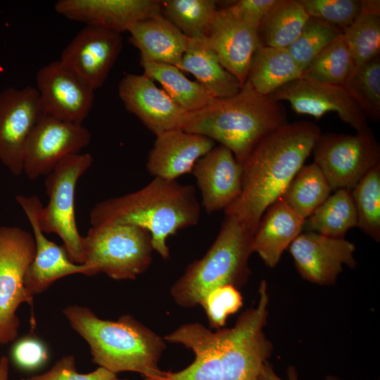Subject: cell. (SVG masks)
<instances>
[{"label": "cell", "instance_id": "8", "mask_svg": "<svg viewBox=\"0 0 380 380\" xmlns=\"http://www.w3.org/2000/svg\"><path fill=\"white\" fill-rule=\"evenodd\" d=\"M312 153L313 163L334 191H351L367 172L380 164V145L369 127L354 135L321 133Z\"/></svg>", "mask_w": 380, "mask_h": 380}, {"label": "cell", "instance_id": "39", "mask_svg": "<svg viewBox=\"0 0 380 380\" xmlns=\"http://www.w3.org/2000/svg\"><path fill=\"white\" fill-rule=\"evenodd\" d=\"M205 312L210 328L221 329L227 317L236 313L243 305V297L231 285L214 289L203 298L201 305Z\"/></svg>", "mask_w": 380, "mask_h": 380}, {"label": "cell", "instance_id": "26", "mask_svg": "<svg viewBox=\"0 0 380 380\" xmlns=\"http://www.w3.org/2000/svg\"><path fill=\"white\" fill-rule=\"evenodd\" d=\"M177 68L192 74L215 98L233 96L241 88L239 80L220 64L208 45L206 37H188L185 51Z\"/></svg>", "mask_w": 380, "mask_h": 380}, {"label": "cell", "instance_id": "25", "mask_svg": "<svg viewBox=\"0 0 380 380\" xmlns=\"http://www.w3.org/2000/svg\"><path fill=\"white\" fill-rule=\"evenodd\" d=\"M129 42L141 53V61L165 63L178 67L188 37L162 13L142 20L128 30Z\"/></svg>", "mask_w": 380, "mask_h": 380}, {"label": "cell", "instance_id": "24", "mask_svg": "<svg viewBox=\"0 0 380 380\" xmlns=\"http://www.w3.org/2000/svg\"><path fill=\"white\" fill-rule=\"evenodd\" d=\"M305 219L297 214L281 198L264 213L253 236V253H257L265 264L277 265L284 251L304 228Z\"/></svg>", "mask_w": 380, "mask_h": 380}, {"label": "cell", "instance_id": "1", "mask_svg": "<svg viewBox=\"0 0 380 380\" xmlns=\"http://www.w3.org/2000/svg\"><path fill=\"white\" fill-rule=\"evenodd\" d=\"M320 134L315 124L297 121L262 139L241 165V191L224 215L236 217L254 234L265 210L304 165Z\"/></svg>", "mask_w": 380, "mask_h": 380}, {"label": "cell", "instance_id": "28", "mask_svg": "<svg viewBox=\"0 0 380 380\" xmlns=\"http://www.w3.org/2000/svg\"><path fill=\"white\" fill-rule=\"evenodd\" d=\"M308 18L300 0H277L258 28L261 45L287 49L297 39Z\"/></svg>", "mask_w": 380, "mask_h": 380}, {"label": "cell", "instance_id": "22", "mask_svg": "<svg viewBox=\"0 0 380 380\" xmlns=\"http://www.w3.org/2000/svg\"><path fill=\"white\" fill-rule=\"evenodd\" d=\"M191 173L194 176L206 213L224 210L240 194L242 167L233 153L219 145L198 159Z\"/></svg>", "mask_w": 380, "mask_h": 380}, {"label": "cell", "instance_id": "3", "mask_svg": "<svg viewBox=\"0 0 380 380\" xmlns=\"http://www.w3.org/2000/svg\"><path fill=\"white\" fill-rule=\"evenodd\" d=\"M286 123L284 106L246 81L234 95L215 98L202 109L189 113L179 129L219 142L241 165L262 139Z\"/></svg>", "mask_w": 380, "mask_h": 380}, {"label": "cell", "instance_id": "4", "mask_svg": "<svg viewBox=\"0 0 380 380\" xmlns=\"http://www.w3.org/2000/svg\"><path fill=\"white\" fill-rule=\"evenodd\" d=\"M63 311L71 327L89 346L94 363L116 374L134 372L145 377L165 376L158 364L167 348L165 341L133 316L103 319L77 305Z\"/></svg>", "mask_w": 380, "mask_h": 380}, {"label": "cell", "instance_id": "16", "mask_svg": "<svg viewBox=\"0 0 380 380\" xmlns=\"http://www.w3.org/2000/svg\"><path fill=\"white\" fill-rule=\"evenodd\" d=\"M297 271L303 279L322 286L334 284L343 265L355 268V246L345 238L300 233L289 246Z\"/></svg>", "mask_w": 380, "mask_h": 380}, {"label": "cell", "instance_id": "38", "mask_svg": "<svg viewBox=\"0 0 380 380\" xmlns=\"http://www.w3.org/2000/svg\"><path fill=\"white\" fill-rule=\"evenodd\" d=\"M309 15L343 30L350 25L361 10V0H300Z\"/></svg>", "mask_w": 380, "mask_h": 380}, {"label": "cell", "instance_id": "10", "mask_svg": "<svg viewBox=\"0 0 380 380\" xmlns=\"http://www.w3.org/2000/svg\"><path fill=\"white\" fill-rule=\"evenodd\" d=\"M32 234L17 227L0 226V344L15 339L23 303L32 307L33 297L24 285L25 273L35 255Z\"/></svg>", "mask_w": 380, "mask_h": 380}, {"label": "cell", "instance_id": "31", "mask_svg": "<svg viewBox=\"0 0 380 380\" xmlns=\"http://www.w3.org/2000/svg\"><path fill=\"white\" fill-rule=\"evenodd\" d=\"M361 3L358 16L343 31L355 65L380 56V1L361 0Z\"/></svg>", "mask_w": 380, "mask_h": 380}, {"label": "cell", "instance_id": "33", "mask_svg": "<svg viewBox=\"0 0 380 380\" xmlns=\"http://www.w3.org/2000/svg\"><path fill=\"white\" fill-rule=\"evenodd\" d=\"M216 5L213 0H165L161 1V13L186 37L201 38L207 35Z\"/></svg>", "mask_w": 380, "mask_h": 380}, {"label": "cell", "instance_id": "43", "mask_svg": "<svg viewBox=\"0 0 380 380\" xmlns=\"http://www.w3.org/2000/svg\"><path fill=\"white\" fill-rule=\"evenodd\" d=\"M288 380H298V374L294 367L289 366L287 369ZM259 380H284L274 372L273 367L268 361L265 364Z\"/></svg>", "mask_w": 380, "mask_h": 380}, {"label": "cell", "instance_id": "20", "mask_svg": "<svg viewBox=\"0 0 380 380\" xmlns=\"http://www.w3.org/2000/svg\"><path fill=\"white\" fill-rule=\"evenodd\" d=\"M206 40L222 67L241 87L246 83L252 58L262 46L257 30L236 18L228 9H217Z\"/></svg>", "mask_w": 380, "mask_h": 380}, {"label": "cell", "instance_id": "37", "mask_svg": "<svg viewBox=\"0 0 380 380\" xmlns=\"http://www.w3.org/2000/svg\"><path fill=\"white\" fill-rule=\"evenodd\" d=\"M343 34V30L309 17L297 39L286 49L303 70L326 46Z\"/></svg>", "mask_w": 380, "mask_h": 380}, {"label": "cell", "instance_id": "19", "mask_svg": "<svg viewBox=\"0 0 380 380\" xmlns=\"http://www.w3.org/2000/svg\"><path fill=\"white\" fill-rule=\"evenodd\" d=\"M54 8L70 20L121 34L135 23L161 13V1L60 0Z\"/></svg>", "mask_w": 380, "mask_h": 380}, {"label": "cell", "instance_id": "45", "mask_svg": "<svg viewBox=\"0 0 380 380\" xmlns=\"http://www.w3.org/2000/svg\"><path fill=\"white\" fill-rule=\"evenodd\" d=\"M114 380H125V379H120L116 377ZM144 380H167L165 377V375L164 376L161 377H145Z\"/></svg>", "mask_w": 380, "mask_h": 380}, {"label": "cell", "instance_id": "17", "mask_svg": "<svg viewBox=\"0 0 380 380\" xmlns=\"http://www.w3.org/2000/svg\"><path fill=\"white\" fill-rule=\"evenodd\" d=\"M122 48L121 34L87 25L65 46L60 61L95 90L105 83Z\"/></svg>", "mask_w": 380, "mask_h": 380}, {"label": "cell", "instance_id": "21", "mask_svg": "<svg viewBox=\"0 0 380 380\" xmlns=\"http://www.w3.org/2000/svg\"><path fill=\"white\" fill-rule=\"evenodd\" d=\"M229 329L213 331L204 325L189 323L165 335V341L182 344L195 355L194 362L182 370L165 372L167 380H222V355Z\"/></svg>", "mask_w": 380, "mask_h": 380}, {"label": "cell", "instance_id": "36", "mask_svg": "<svg viewBox=\"0 0 380 380\" xmlns=\"http://www.w3.org/2000/svg\"><path fill=\"white\" fill-rule=\"evenodd\" d=\"M351 194L357 213V227L376 242H379L380 164L362 178Z\"/></svg>", "mask_w": 380, "mask_h": 380}, {"label": "cell", "instance_id": "42", "mask_svg": "<svg viewBox=\"0 0 380 380\" xmlns=\"http://www.w3.org/2000/svg\"><path fill=\"white\" fill-rule=\"evenodd\" d=\"M277 0H239L227 7L239 20L258 30L262 20Z\"/></svg>", "mask_w": 380, "mask_h": 380}, {"label": "cell", "instance_id": "5", "mask_svg": "<svg viewBox=\"0 0 380 380\" xmlns=\"http://www.w3.org/2000/svg\"><path fill=\"white\" fill-rule=\"evenodd\" d=\"M253 234L236 217L224 215L219 233L204 256L190 263L171 286L175 302L184 308L201 305L215 288L236 289L248 280V260L253 253Z\"/></svg>", "mask_w": 380, "mask_h": 380}, {"label": "cell", "instance_id": "2", "mask_svg": "<svg viewBox=\"0 0 380 380\" xmlns=\"http://www.w3.org/2000/svg\"><path fill=\"white\" fill-rule=\"evenodd\" d=\"M200 217L192 185L159 177L136 191L99 202L90 213L92 227L128 224L148 231L153 250L164 260L170 258L168 237L196 225Z\"/></svg>", "mask_w": 380, "mask_h": 380}, {"label": "cell", "instance_id": "32", "mask_svg": "<svg viewBox=\"0 0 380 380\" xmlns=\"http://www.w3.org/2000/svg\"><path fill=\"white\" fill-rule=\"evenodd\" d=\"M331 191L321 170L312 163L300 168L281 198L305 220Z\"/></svg>", "mask_w": 380, "mask_h": 380}, {"label": "cell", "instance_id": "44", "mask_svg": "<svg viewBox=\"0 0 380 380\" xmlns=\"http://www.w3.org/2000/svg\"><path fill=\"white\" fill-rule=\"evenodd\" d=\"M0 380H9V360L5 355L0 358Z\"/></svg>", "mask_w": 380, "mask_h": 380}, {"label": "cell", "instance_id": "27", "mask_svg": "<svg viewBox=\"0 0 380 380\" xmlns=\"http://www.w3.org/2000/svg\"><path fill=\"white\" fill-rule=\"evenodd\" d=\"M302 75L303 69L286 49L262 46L253 54L246 81L259 94L270 96Z\"/></svg>", "mask_w": 380, "mask_h": 380}, {"label": "cell", "instance_id": "34", "mask_svg": "<svg viewBox=\"0 0 380 380\" xmlns=\"http://www.w3.org/2000/svg\"><path fill=\"white\" fill-rule=\"evenodd\" d=\"M342 86L367 120H380V56L355 65Z\"/></svg>", "mask_w": 380, "mask_h": 380}, {"label": "cell", "instance_id": "9", "mask_svg": "<svg viewBox=\"0 0 380 380\" xmlns=\"http://www.w3.org/2000/svg\"><path fill=\"white\" fill-rule=\"evenodd\" d=\"M268 302L267 285L263 279L257 305L242 312L229 329L222 355V380H259L272 351V344L263 330Z\"/></svg>", "mask_w": 380, "mask_h": 380}, {"label": "cell", "instance_id": "14", "mask_svg": "<svg viewBox=\"0 0 380 380\" xmlns=\"http://www.w3.org/2000/svg\"><path fill=\"white\" fill-rule=\"evenodd\" d=\"M269 96L277 101H288L298 114L308 115L318 120L327 113L335 112L356 132L369 127L367 119L360 108L340 84L301 77Z\"/></svg>", "mask_w": 380, "mask_h": 380}, {"label": "cell", "instance_id": "29", "mask_svg": "<svg viewBox=\"0 0 380 380\" xmlns=\"http://www.w3.org/2000/svg\"><path fill=\"white\" fill-rule=\"evenodd\" d=\"M144 75L160 83L163 90L186 112L207 106L215 97L201 84L189 80L177 67L141 61Z\"/></svg>", "mask_w": 380, "mask_h": 380}, {"label": "cell", "instance_id": "30", "mask_svg": "<svg viewBox=\"0 0 380 380\" xmlns=\"http://www.w3.org/2000/svg\"><path fill=\"white\" fill-rule=\"evenodd\" d=\"M357 222L351 191L338 189L305 220L303 229L325 236L342 239L349 229L357 227Z\"/></svg>", "mask_w": 380, "mask_h": 380}, {"label": "cell", "instance_id": "13", "mask_svg": "<svg viewBox=\"0 0 380 380\" xmlns=\"http://www.w3.org/2000/svg\"><path fill=\"white\" fill-rule=\"evenodd\" d=\"M44 114L82 124L94 101V89L61 61L42 67L36 76Z\"/></svg>", "mask_w": 380, "mask_h": 380}, {"label": "cell", "instance_id": "41", "mask_svg": "<svg viewBox=\"0 0 380 380\" xmlns=\"http://www.w3.org/2000/svg\"><path fill=\"white\" fill-rule=\"evenodd\" d=\"M13 360L23 369L33 370L43 365L49 355L44 344L32 336L18 341L12 350Z\"/></svg>", "mask_w": 380, "mask_h": 380}, {"label": "cell", "instance_id": "12", "mask_svg": "<svg viewBox=\"0 0 380 380\" xmlns=\"http://www.w3.org/2000/svg\"><path fill=\"white\" fill-rule=\"evenodd\" d=\"M43 114L34 87H9L0 93V161L15 176L23 172L26 141Z\"/></svg>", "mask_w": 380, "mask_h": 380}, {"label": "cell", "instance_id": "40", "mask_svg": "<svg viewBox=\"0 0 380 380\" xmlns=\"http://www.w3.org/2000/svg\"><path fill=\"white\" fill-rule=\"evenodd\" d=\"M116 377V374L101 367L91 372L80 374L77 371L74 356L69 355L58 360L49 371L22 380H114Z\"/></svg>", "mask_w": 380, "mask_h": 380}, {"label": "cell", "instance_id": "35", "mask_svg": "<svg viewBox=\"0 0 380 380\" xmlns=\"http://www.w3.org/2000/svg\"><path fill=\"white\" fill-rule=\"evenodd\" d=\"M355 64L343 34L320 51L303 70L302 77L342 85Z\"/></svg>", "mask_w": 380, "mask_h": 380}, {"label": "cell", "instance_id": "15", "mask_svg": "<svg viewBox=\"0 0 380 380\" xmlns=\"http://www.w3.org/2000/svg\"><path fill=\"white\" fill-rule=\"evenodd\" d=\"M15 201L23 208L33 231L35 255L28 267L24 285L28 295L33 297L45 291L56 280L75 274L90 276L89 267L70 260L64 246L48 239L39 224V213L42 203L37 195H17Z\"/></svg>", "mask_w": 380, "mask_h": 380}, {"label": "cell", "instance_id": "6", "mask_svg": "<svg viewBox=\"0 0 380 380\" xmlns=\"http://www.w3.org/2000/svg\"><path fill=\"white\" fill-rule=\"evenodd\" d=\"M83 247L90 276L103 272L117 280L135 279L144 272L154 251L150 233L128 224L91 227Z\"/></svg>", "mask_w": 380, "mask_h": 380}, {"label": "cell", "instance_id": "23", "mask_svg": "<svg viewBox=\"0 0 380 380\" xmlns=\"http://www.w3.org/2000/svg\"><path fill=\"white\" fill-rule=\"evenodd\" d=\"M215 142L203 135L175 129L156 135L146 168L155 177L176 180L191 172L196 161L210 151Z\"/></svg>", "mask_w": 380, "mask_h": 380}, {"label": "cell", "instance_id": "11", "mask_svg": "<svg viewBox=\"0 0 380 380\" xmlns=\"http://www.w3.org/2000/svg\"><path fill=\"white\" fill-rule=\"evenodd\" d=\"M91 141L82 125L43 114L26 141L23 172L31 180L49 175L65 156L79 153Z\"/></svg>", "mask_w": 380, "mask_h": 380}, {"label": "cell", "instance_id": "46", "mask_svg": "<svg viewBox=\"0 0 380 380\" xmlns=\"http://www.w3.org/2000/svg\"><path fill=\"white\" fill-rule=\"evenodd\" d=\"M324 380H343L337 376L328 375L325 377Z\"/></svg>", "mask_w": 380, "mask_h": 380}, {"label": "cell", "instance_id": "7", "mask_svg": "<svg viewBox=\"0 0 380 380\" xmlns=\"http://www.w3.org/2000/svg\"><path fill=\"white\" fill-rule=\"evenodd\" d=\"M93 162L90 153L65 156L49 174L45 186L49 202L39 213V224L44 233H54L63 241L70 260L85 262L83 236L78 231L75 210V194L80 177Z\"/></svg>", "mask_w": 380, "mask_h": 380}, {"label": "cell", "instance_id": "18", "mask_svg": "<svg viewBox=\"0 0 380 380\" xmlns=\"http://www.w3.org/2000/svg\"><path fill=\"white\" fill-rule=\"evenodd\" d=\"M118 94L126 109L154 134L179 129L189 113L145 75L127 74Z\"/></svg>", "mask_w": 380, "mask_h": 380}]
</instances>
